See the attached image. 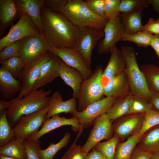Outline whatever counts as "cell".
Instances as JSON below:
<instances>
[{
    "mask_svg": "<svg viewBox=\"0 0 159 159\" xmlns=\"http://www.w3.org/2000/svg\"><path fill=\"white\" fill-rule=\"evenodd\" d=\"M43 34L50 47L75 48L80 30L62 14L43 6L41 11Z\"/></svg>",
    "mask_w": 159,
    "mask_h": 159,
    "instance_id": "6da1fadb",
    "label": "cell"
},
{
    "mask_svg": "<svg viewBox=\"0 0 159 159\" xmlns=\"http://www.w3.org/2000/svg\"><path fill=\"white\" fill-rule=\"evenodd\" d=\"M51 90L40 89L33 91L21 99L16 97L9 101L0 100V111L6 110L8 121L13 127L21 117L40 110L47 107Z\"/></svg>",
    "mask_w": 159,
    "mask_h": 159,
    "instance_id": "7a4b0ae2",
    "label": "cell"
},
{
    "mask_svg": "<svg viewBox=\"0 0 159 159\" xmlns=\"http://www.w3.org/2000/svg\"><path fill=\"white\" fill-rule=\"evenodd\" d=\"M54 11L62 14L80 31L88 28L103 30L108 21L94 14L82 0H59Z\"/></svg>",
    "mask_w": 159,
    "mask_h": 159,
    "instance_id": "3957f363",
    "label": "cell"
},
{
    "mask_svg": "<svg viewBox=\"0 0 159 159\" xmlns=\"http://www.w3.org/2000/svg\"><path fill=\"white\" fill-rule=\"evenodd\" d=\"M120 50L125 61L124 72L128 79L130 94L142 97L149 101L150 92L138 66L134 48L130 46H122Z\"/></svg>",
    "mask_w": 159,
    "mask_h": 159,
    "instance_id": "277c9868",
    "label": "cell"
},
{
    "mask_svg": "<svg viewBox=\"0 0 159 159\" xmlns=\"http://www.w3.org/2000/svg\"><path fill=\"white\" fill-rule=\"evenodd\" d=\"M103 72L102 66L97 65L92 75L83 80L77 99L78 111H82L90 104L102 98L104 95V87L101 82Z\"/></svg>",
    "mask_w": 159,
    "mask_h": 159,
    "instance_id": "5b68a950",
    "label": "cell"
},
{
    "mask_svg": "<svg viewBox=\"0 0 159 159\" xmlns=\"http://www.w3.org/2000/svg\"><path fill=\"white\" fill-rule=\"evenodd\" d=\"M19 12L20 17L18 21L12 26L7 35L0 39V52L12 43L41 34L31 18L25 13Z\"/></svg>",
    "mask_w": 159,
    "mask_h": 159,
    "instance_id": "8992f818",
    "label": "cell"
},
{
    "mask_svg": "<svg viewBox=\"0 0 159 159\" xmlns=\"http://www.w3.org/2000/svg\"><path fill=\"white\" fill-rule=\"evenodd\" d=\"M52 54L48 51L25 65L18 78L21 86L17 98L21 99L33 91L39 76L42 65L50 59Z\"/></svg>",
    "mask_w": 159,
    "mask_h": 159,
    "instance_id": "52a82bcc",
    "label": "cell"
},
{
    "mask_svg": "<svg viewBox=\"0 0 159 159\" xmlns=\"http://www.w3.org/2000/svg\"><path fill=\"white\" fill-rule=\"evenodd\" d=\"M48 107L20 117L12 127L15 135L23 140H26L35 134L42 126Z\"/></svg>",
    "mask_w": 159,
    "mask_h": 159,
    "instance_id": "ba28073f",
    "label": "cell"
},
{
    "mask_svg": "<svg viewBox=\"0 0 159 159\" xmlns=\"http://www.w3.org/2000/svg\"><path fill=\"white\" fill-rule=\"evenodd\" d=\"M117 100L106 97L91 103L81 111L77 110L72 115L77 119L82 128H87L97 117L106 113Z\"/></svg>",
    "mask_w": 159,
    "mask_h": 159,
    "instance_id": "9c48e42d",
    "label": "cell"
},
{
    "mask_svg": "<svg viewBox=\"0 0 159 159\" xmlns=\"http://www.w3.org/2000/svg\"><path fill=\"white\" fill-rule=\"evenodd\" d=\"M19 41V57L25 65L48 51L50 47L44 36L41 33Z\"/></svg>",
    "mask_w": 159,
    "mask_h": 159,
    "instance_id": "30bf717a",
    "label": "cell"
},
{
    "mask_svg": "<svg viewBox=\"0 0 159 159\" xmlns=\"http://www.w3.org/2000/svg\"><path fill=\"white\" fill-rule=\"evenodd\" d=\"M112 121L107 117L106 113L95 120L87 139L82 147L83 151L88 153L101 141L105 139L107 140L112 137Z\"/></svg>",
    "mask_w": 159,
    "mask_h": 159,
    "instance_id": "8fae6325",
    "label": "cell"
},
{
    "mask_svg": "<svg viewBox=\"0 0 159 159\" xmlns=\"http://www.w3.org/2000/svg\"><path fill=\"white\" fill-rule=\"evenodd\" d=\"M48 51L58 57L67 65L78 71L83 80L92 75L93 72L91 68L75 48H59L50 47Z\"/></svg>",
    "mask_w": 159,
    "mask_h": 159,
    "instance_id": "7c38bea8",
    "label": "cell"
},
{
    "mask_svg": "<svg viewBox=\"0 0 159 159\" xmlns=\"http://www.w3.org/2000/svg\"><path fill=\"white\" fill-rule=\"evenodd\" d=\"M103 30L104 36L97 45V51L99 54L110 53L116 47L117 43L121 41L124 32L119 16L109 20Z\"/></svg>",
    "mask_w": 159,
    "mask_h": 159,
    "instance_id": "4fadbf2b",
    "label": "cell"
},
{
    "mask_svg": "<svg viewBox=\"0 0 159 159\" xmlns=\"http://www.w3.org/2000/svg\"><path fill=\"white\" fill-rule=\"evenodd\" d=\"M104 36L103 30L88 28L80 31L75 48L91 68L92 53L99 41Z\"/></svg>",
    "mask_w": 159,
    "mask_h": 159,
    "instance_id": "5bb4252c",
    "label": "cell"
},
{
    "mask_svg": "<svg viewBox=\"0 0 159 159\" xmlns=\"http://www.w3.org/2000/svg\"><path fill=\"white\" fill-rule=\"evenodd\" d=\"M145 113L130 114L115 120L112 124L113 135L123 139L133 135L140 129L144 120Z\"/></svg>",
    "mask_w": 159,
    "mask_h": 159,
    "instance_id": "9a60e30c",
    "label": "cell"
},
{
    "mask_svg": "<svg viewBox=\"0 0 159 159\" xmlns=\"http://www.w3.org/2000/svg\"><path fill=\"white\" fill-rule=\"evenodd\" d=\"M67 125H70L72 130L75 132H79L82 128L75 117L67 118L65 117H61L59 114H57L45 120L37 132L27 139L33 141L39 140L40 138L48 132L62 126Z\"/></svg>",
    "mask_w": 159,
    "mask_h": 159,
    "instance_id": "2e32d148",
    "label": "cell"
},
{
    "mask_svg": "<svg viewBox=\"0 0 159 159\" xmlns=\"http://www.w3.org/2000/svg\"><path fill=\"white\" fill-rule=\"evenodd\" d=\"M77 99L73 97L63 100L61 93L58 91H55L49 97L47 105L48 111L45 120L62 113L72 115L77 110Z\"/></svg>",
    "mask_w": 159,
    "mask_h": 159,
    "instance_id": "e0dca14e",
    "label": "cell"
},
{
    "mask_svg": "<svg viewBox=\"0 0 159 159\" xmlns=\"http://www.w3.org/2000/svg\"><path fill=\"white\" fill-rule=\"evenodd\" d=\"M110 53V59L102 76L104 87L111 79L124 72L125 68V61L120 50L116 47Z\"/></svg>",
    "mask_w": 159,
    "mask_h": 159,
    "instance_id": "ac0fdd59",
    "label": "cell"
},
{
    "mask_svg": "<svg viewBox=\"0 0 159 159\" xmlns=\"http://www.w3.org/2000/svg\"><path fill=\"white\" fill-rule=\"evenodd\" d=\"M59 60L58 57L53 54L51 58L42 64L33 91L40 89L59 77Z\"/></svg>",
    "mask_w": 159,
    "mask_h": 159,
    "instance_id": "d6986e66",
    "label": "cell"
},
{
    "mask_svg": "<svg viewBox=\"0 0 159 159\" xmlns=\"http://www.w3.org/2000/svg\"><path fill=\"white\" fill-rule=\"evenodd\" d=\"M130 94L128 79L125 72L110 80L104 87V95L117 99Z\"/></svg>",
    "mask_w": 159,
    "mask_h": 159,
    "instance_id": "ffe728a7",
    "label": "cell"
},
{
    "mask_svg": "<svg viewBox=\"0 0 159 159\" xmlns=\"http://www.w3.org/2000/svg\"><path fill=\"white\" fill-rule=\"evenodd\" d=\"M58 72L59 76L72 90V97L77 99L80 86L83 79L80 73L65 64L60 59Z\"/></svg>",
    "mask_w": 159,
    "mask_h": 159,
    "instance_id": "44dd1931",
    "label": "cell"
},
{
    "mask_svg": "<svg viewBox=\"0 0 159 159\" xmlns=\"http://www.w3.org/2000/svg\"><path fill=\"white\" fill-rule=\"evenodd\" d=\"M21 83L7 71L0 67V96L1 99L11 100L20 92Z\"/></svg>",
    "mask_w": 159,
    "mask_h": 159,
    "instance_id": "7402d4cb",
    "label": "cell"
},
{
    "mask_svg": "<svg viewBox=\"0 0 159 159\" xmlns=\"http://www.w3.org/2000/svg\"><path fill=\"white\" fill-rule=\"evenodd\" d=\"M19 11L25 13L28 15L34 22L40 33L43 34L41 11L44 6V0H16Z\"/></svg>",
    "mask_w": 159,
    "mask_h": 159,
    "instance_id": "603a6c76",
    "label": "cell"
},
{
    "mask_svg": "<svg viewBox=\"0 0 159 159\" xmlns=\"http://www.w3.org/2000/svg\"><path fill=\"white\" fill-rule=\"evenodd\" d=\"M143 9L120 14L119 19L124 33L133 34L143 31L142 14Z\"/></svg>",
    "mask_w": 159,
    "mask_h": 159,
    "instance_id": "cb8c5ba5",
    "label": "cell"
},
{
    "mask_svg": "<svg viewBox=\"0 0 159 159\" xmlns=\"http://www.w3.org/2000/svg\"><path fill=\"white\" fill-rule=\"evenodd\" d=\"M18 15L19 12L16 0H0V32H4Z\"/></svg>",
    "mask_w": 159,
    "mask_h": 159,
    "instance_id": "d4e9b609",
    "label": "cell"
},
{
    "mask_svg": "<svg viewBox=\"0 0 159 159\" xmlns=\"http://www.w3.org/2000/svg\"><path fill=\"white\" fill-rule=\"evenodd\" d=\"M137 146L138 148L151 153L159 152V125L146 131Z\"/></svg>",
    "mask_w": 159,
    "mask_h": 159,
    "instance_id": "484cf974",
    "label": "cell"
},
{
    "mask_svg": "<svg viewBox=\"0 0 159 159\" xmlns=\"http://www.w3.org/2000/svg\"><path fill=\"white\" fill-rule=\"evenodd\" d=\"M24 140L15 136L8 143L0 147V155L16 159H26Z\"/></svg>",
    "mask_w": 159,
    "mask_h": 159,
    "instance_id": "4316f807",
    "label": "cell"
},
{
    "mask_svg": "<svg viewBox=\"0 0 159 159\" xmlns=\"http://www.w3.org/2000/svg\"><path fill=\"white\" fill-rule=\"evenodd\" d=\"M141 137L138 131L129 137L125 141L119 143L114 159H130L134 149Z\"/></svg>",
    "mask_w": 159,
    "mask_h": 159,
    "instance_id": "83f0119b",
    "label": "cell"
},
{
    "mask_svg": "<svg viewBox=\"0 0 159 159\" xmlns=\"http://www.w3.org/2000/svg\"><path fill=\"white\" fill-rule=\"evenodd\" d=\"M140 69L150 91L159 93V67L154 64H145Z\"/></svg>",
    "mask_w": 159,
    "mask_h": 159,
    "instance_id": "f1b7e54d",
    "label": "cell"
},
{
    "mask_svg": "<svg viewBox=\"0 0 159 159\" xmlns=\"http://www.w3.org/2000/svg\"><path fill=\"white\" fill-rule=\"evenodd\" d=\"M132 95L130 94L118 99L106 113L111 120L129 114Z\"/></svg>",
    "mask_w": 159,
    "mask_h": 159,
    "instance_id": "f546056e",
    "label": "cell"
},
{
    "mask_svg": "<svg viewBox=\"0 0 159 159\" xmlns=\"http://www.w3.org/2000/svg\"><path fill=\"white\" fill-rule=\"evenodd\" d=\"M70 138V133L66 132L63 137L57 143H51L46 149H40L39 150V154L41 159H53L57 153L67 145Z\"/></svg>",
    "mask_w": 159,
    "mask_h": 159,
    "instance_id": "4dcf8cb0",
    "label": "cell"
},
{
    "mask_svg": "<svg viewBox=\"0 0 159 159\" xmlns=\"http://www.w3.org/2000/svg\"><path fill=\"white\" fill-rule=\"evenodd\" d=\"M153 35L143 31L133 34L123 33L121 41L133 42L140 47L150 46Z\"/></svg>",
    "mask_w": 159,
    "mask_h": 159,
    "instance_id": "1f68e13d",
    "label": "cell"
},
{
    "mask_svg": "<svg viewBox=\"0 0 159 159\" xmlns=\"http://www.w3.org/2000/svg\"><path fill=\"white\" fill-rule=\"evenodd\" d=\"M15 136L7 118L6 110L0 111V147L5 145Z\"/></svg>",
    "mask_w": 159,
    "mask_h": 159,
    "instance_id": "d6a6232c",
    "label": "cell"
},
{
    "mask_svg": "<svg viewBox=\"0 0 159 159\" xmlns=\"http://www.w3.org/2000/svg\"><path fill=\"white\" fill-rule=\"evenodd\" d=\"M120 139L115 135L107 141L100 142L94 148L100 152L105 159H114L117 146Z\"/></svg>",
    "mask_w": 159,
    "mask_h": 159,
    "instance_id": "836d02e7",
    "label": "cell"
},
{
    "mask_svg": "<svg viewBox=\"0 0 159 159\" xmlns=\"http://www.w3.org/2000/svg\"><path fill=\"white\" fill-rule=\"evenodd\" d=\"M0 67L7 71L14 78L18 79L25 65L19 57L0 61Z\"/></svg>",
    "mask_w": 159,
    "mask_h": 159,
    "instance_id": "e575fe53",
    "label": "cell"
},
{
    "mask_svg": "<svg viewBox=\"0 0 159 159\" xmlns=\"http://www.w3.org/2000/svg\"><path fill=\"white\" fill-rule=\"evenodd\" d=\"M150 4V0H120L119 11L120 14L143 9Z\"/></svg>",
    "mask_w": 159,
    "mask_h": 159,
    "instance_id": "d590c367",
    "label": "cell"
},
{
    "mask_svg": "<svg viewBox=\"0 0 159 159\" xmlns=\"http://www.w3.org/2000/svg\"><path fill=\"white\" fill-rule=\"evenodd\" d=\"M153 109L149 101L146 99L138 96H132L128 114L145 113Z\"/></svg>",
    "mask_w": 159,
    "mask_h": 159,
    "instance_id": "8d00e7d4",
    "label": "cell"
},
{
    "mask_svg": "<svg viewBox=\"0 0 159 159\" xmlns=\"http://www.w3.org/2000/svg\"><path fill=\"white\" fill-rule=\"evenodd\" d=\"M159 125V111L153 109L145 113L142 126L138 131L140 135L142 137L144 133L150 128Z\"/></svg>",
    "mask_w": 159,
    "mask_h": 159,
    "instance_id": "74e56055",
    "label": "cell"
},
{
    "mask_svg": "<svg viewBox=\"0 0 159 159\" xmlns=\"http://www.w3.org/2000/svg\"><path fill=\"white\" fill-rule=\"evenodd\" d=\"M83 130L81 129L79 132L75 141L61 159H86L87 153L82 150L81 146L76 144Z\"/></svg>",
    "mask_w": 159,
    "mask_h": 159,
    "instance_id": "f35d334b",
    "label": "cell"
},
{
    "mask_svg": "<svg viewBox=\"0 0 159 159\" xmlns=\"http://www.w3.org/2000/svg\"><path fill=\"white\" fill-rule=\"evenodd\" d=\"M24 143L26 149V159H41L39 154L41 149L39 140L33 141L26 139L24 140Z\"/></svg>",
    "mask_w": 159,
    "mask_h": 159,
    "instance_id": "ab89813d",
    "label": "cell"
},
{
    "mask_svg": "<svg viewBox=\"0 0 159 159\" xmlns=\"http://www.w3.org/2000/svg\"><path fill=\"white\" fill-rule=\"evenodd\" d=\"M120 1V0H105V15L108 20L119 16Z\"/></svg>",
    "mask_w": 159,
    "mask_h": 159,
    "instance_id": "60d3db41",
    "label": "cell"
},
{
    "mask_svg": "<svg viewBox=\"0 0 159 159\" xmlns=\"http://www.w3.org/2000/svg\"><path fill=\"white\" fill-rule=\"evenodd\" d=\"M19 41L12 43L5 48L0 52V61L12 57H19Z\"/></svg>",
    "mask_w": 159,
    "mask_h": 159,
    "instance_id": "b9f144b4",
    "label": "cell"
},
{
    "mask_svg": "<svg viewBox=\"0 0 159 159\" xmlns=\"http://www.w3.org/2000/svg\"><path fill=\"white\" fill-rule=\"evenodd\" d=\"M84 1L86 6L94 14L100 17L106 18L105 0H86Z\"/></svg>",
    "mask_w": 159,
    "mask_h": 159,
    "instance_id": "7bdbcfd3",
    "label": "cell"
},
{
    "mask_svg": "<svg viewBox=\"0 0 159 159\" xmlns=\"http://www.w3.org/2000/svg\"><path fill=\"white\" fill-rule=\"evenodd\" d=\"M143 31L153 35L159 34V18L154 19L150 18L147 23L143 26Z\"/></svg>",
    "mask_w": 159,
    "mask_h": 159,
    "instance_id": "ee69618b",
    "label": "cell"
},
{
    "mask_svg": "<svg viewBox=\"0 0 159 159\" xmlns=\"http://www.w3.org/2000/svg\"><path fill=\"white\" fill-rule=\"evenodd\" d=\"M151 153L136 147L134 149L130 159H150Z\"/></svg>",
    "mask_w": 159,
    "mask_h": 159,
    "instance_id": "f6af8a7d",
    "label": "cell"
},
{
    "mask_svg": "<svg viewBox=\"0 0 159 159\" xmlns=\"http://www.w3.org/2000/svg\"><path fill=\"white\" fill-rule=\"evenodd\" d=\"M149 101L153 109L159 111V93L150 92Z\"/></svg>",
    "mask_w": 159,
    "mask_h": 159,
    "instance_id": "bcb514c9",
    "label": "cell"
},
{
    "mask_svg": "<svg viewBox=\"0 0 159 159\" xmlns=\"http://www.w3.org/2000/svg\"><path fill=\"white\" fill-rule=\"evenodd\" d=\"M86 159H105L103 154L99 151L92 149L87 153Z\"/></svg>",
    "mask_w": 159,
    "mask_h": 159,
    "instance_id": "7dc6e473",
    "label": "cell"
},
{
    "mask_svg": "<svg viewBox=\"0 0 159 159\" xmlns=\"http://www.w3.org/2000/svg\"><path fill=\"white\" fill-rule=\"evenodd\" d=\"M150 46L155 51L159 62V34L153 35Z\"/></svg>",
    "mask_w": 159,
    "mask_h": 159,
    "instance_id": "c3c4849f",
    "label": "cell"
},
{
    "mask_svg": "<svg viewBox=\"0 0 159 159\" xmlns=\"http://www.w3.org/2000/svg\"><path fill=\"white\" fill-rule=\"evenodd\" d=\"M150 4L153 11L159 14V0H150Z\"/></svg>",
    "mask_w": 159,
    "mask_h": 159,
    "instance_id": "681fc988",
    "label": "cell"
},
{
    "mask_svg": "<svg viewBox=\"0 0 159 159\" xmlns=\"http://www.w3.org/2000/svg\"><path fill=\"white\" fill-rule=\"evenodd\" d=\"M150 159H159V152L152 153Z\"/></svg>",
    "mask_w": 159,
    "mask_h": 159,
    "instance_id": "f907efd6",
    "label": "cell"
},
{
    "mask_svg": "<svg viewBox=\"0 0 159 159\" xmlns=\"http://www.w3.org/2000/svg\"><path fill=\"white\" fill-rule=\"evenodd\" d=\"M0 159H16L0 155Z\"/></svg>",
    "mask_w": 159,
    "mask_h": 159,
    "instance_id": "816d5d0a",
    "label": "cell"
}]
</instances>
